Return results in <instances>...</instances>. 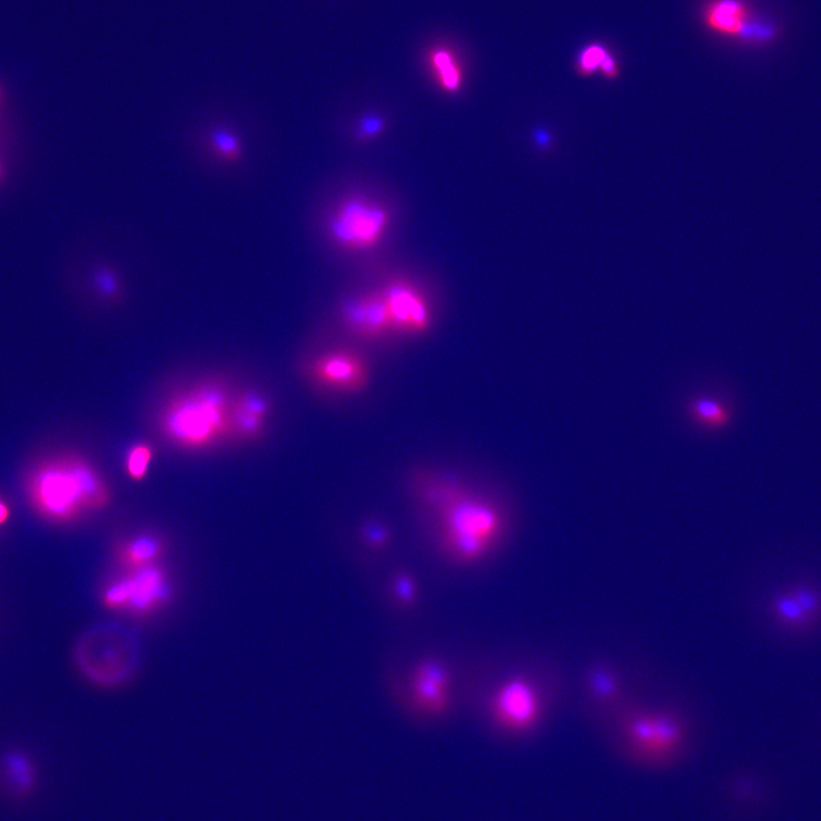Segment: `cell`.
<instances>
[{"label": "cell", "instance_id": "cell-1", "mask_svg": "<svg viewBox=\"0 0 821 821\" xmlns=\"http://www.w3.org/2000/svg\"><path fill=\"white\" fill-rule=\"evenodd\" d=\"M28 499L42 519L72 523L105 509L112 490L86 458L65 452L38 462L26 478Z\"/></svg>", "mask_w": 821, "mask_h": 821}, {"label": "cell", "instance_id": "cell-2", "mask_svg": "<svg viewBox=\"0 0 821 821\" xmlns=\"http://www.w3.org/2000/svg\"><path fill=\"white\" fill-rule=\"evenodd\" d=\"M425 495L439 515L441 549L457 565H475L498 545L505 519L495 503L450 482L430 484Z\"/></svg>", "mask_w": 821, "mask_h": 821}, {"label": "cell", "instance_id": "cell-3", "mask_svg": "<svg viewBox=\"0 0 821 821\" xmlns=\"http://www.w3.org/2000/svg\"><path fill=\"white\" fill-rule=\"evenodd\" d=\"M234 395L217 377L202 380L175 393L158 416L162 436L184 451L200 452L231 438Z\"/></svg>", "mask_w": 821, "mask_h": 821}, {"label": "cell", "instance_id": "cell-4", "mask_svg": "<svg viewBox=\"0 0 821 821\" xmlns=\"http://www.w3.org/2000/svg\"><path fill=\"white\" fill-rule=\"evenodd\" d=\"M183 146L192 163L215 179L239 182L256 170L258 144L252 125L226 113L189 120Z\"/></svg>", "mask_w": 821, "mask_h": 821}, {"label": "cell", "instance_id": "cell-5", "mask_svg": "<svg viewBox=\"0 0 821 821\" xmlns=\"http://www.w3.org/2000/svg\"><path fill=\"white\" fill-rule=\"evenodd\" d=\"M75 660L82 673L94 684L120 686L136 673L140 647L128 629L104 623L84 633L76 645Z\"/></svg>", "mask_w": 821, "mask_h": 821}, {"label": "cell", "instance_id": "cell-6", "mask_svg": "<svg viewBox=\"0 0 821 821\" xmlns=\"http://www.w3.org/2000/svg\"><path fill=\"white\" fill-rule=\"evenodd\" d=\"M493 721L506 733L524 734L531 732L544 712L542 692L524 675L506 680L488 702Z\"/></svg>", "mask_w": 821, "mask_h": 821}, {"label": "cell", "instance_id": "cell-7", "mask_svg": "<svg viewBox=\"0 0 821 821\" xmlns=\"http://www.w3.org/2000/svg\"><path fill=\"white\" fill-rule=\"evenodd\" d=\"M623 732L639 756L665 759L685 741L682 719L665 710H640L623 721Z\"/></svg>", "mask_w": 821, "mask_h": 821}, {"label": "cell", "instance_id": "cell-8", "mask_svg": "<svg viewBox=\"0 0 821 821\" xmlns=\"http://www.w3.org/2000/svg\"><path fill=\"white\" fill-rule=\"evenodd\" d=\"M387 224L384 207L365 199H350L328 221V236L343 247L365 249L383 238Z\"/></svg>", "mask_w": 821, "mask_h": 821}, {"label": "cell", "instance_id": "cell-9", "mask_svg": "<svg viewBox=\"0 0 821 821\" xmlns=\"http://www.w3.org/2000/svg\"><path fill=\"white\" fill-rule=\"evenodd\" d=\"M132 572L108 586L103 594L104 605L116 611L148 614L169 600L170 583L162 570L151 565Z\"/></svg>", "mask_w": 821, "mask_h": 821}, {"label": "cell", "instance_id": "cell-10", "mask_svg": "<svg viewBox=\"0 0 821 821\" xmlns=\"http://www.w3.org/2000/svg\"><path fill=\"white\" fill-rule=\"evenodd\" d=\"M702 26L716 36L748 43L775 38V28L759 20L745 0H709L701 11Z\"/></svg>", "mask_w": 821, "mask_h": 821}, {"label": "cell", "instance_id": "cell-11", "mask_svg": "<svg viewBox=\"0 0 821 821\" xmlns=\"http://www.w3.org/2000/svg\"><path fill=\"white\" fill-rule=\"evenodd\" d=\"M304 374L312 383L344 394L361 393L370 382L365 360L356 351L346 349L327 351L313 358L304 366Z\"/></svg>", "mask_w": 821, "mask_h": 821}, {"label": "cell", "instance_id": "cell-12", "mask_svg": "<svg viewBox=\"0 0 821 821\" xmlns=\"http://www.w3.org/2000/svg\"><path fill=\"white\" fill-rule=\"evenodd\" d=\"M411 700L413 707L430 717L447 712L451 704V674L437 657H425L411 673Z\"/></svg>", "mask_w": 821, "mask_h": 821}, {"label": "cell", "instance_id": "cell-13", "mask_svg": "<svg viewBox=\"0 0 821 821\" xmlns=\"http://www.w3.org/2000/svg\"><path fill=\"white\" fill-rule=\"evenodd\" d=\"M383 294L393 331L406 336H420L430 331L432 314L428 303L413 286L400 281L388 286Z\"/></svg>", "mask_w": 821, "mask_h": 821}, {"label": "cell", "instance_id": "cell-14", "mask_svg": "<svg viewBox=\"0 0 821 821\" xmlns=\"http://www.w3.org/2000/svg\"><path fill=\"white\" fill-rule=\"evenodd\" d=\"M340 314L348 332L358 338L378 340L393 332L384 294L347 299L343 303Z\"/></svg>", "mask_w": 821, "mask_h": 821}, {"label": "cell", "instance_id": "cell-15", "mask_svg": "<svg viewBox=\"0 0 821 821\" xmlns=\"http://www.w3.org/2000/svg\"><path fill=\"white\" fill-rule=\"evenodd\" d=\"M272 412L268 394L260 389H246L234 395L231 409V438L252 440L260 438Z\"/></svg>", "mask_w": 821, "mask_h": 821}, {"label": "cell", "instance_id": "cell-16", "mask_svg": "<svg viewBox=\"0 0 821 821\" xmlns=\"http://www.w3.org/2000/svg\"><path fill=\"white\" fill-rule=\"evenodd\" d=\"M90 272V284L96 295L104 303L121 304L128 291L129 276L126 269L127 263L120 256L119 260L114 258H104L98 261Z\"/></svg>", "mask_w": 821, "mask_h": 821}, {"label": "cell", "instance_id": "cell-17", "mask_svg": "<svg viewBox=\"0 0 821 821\" xmlns=\"http://www.w3.org/2000/svg\"><path fill=\"white\" fill-rule=\"evenodd\" d=\"M163 551V543L154 534H139L119 548L122 564L130 571L154 565V560Z\"/></svg>", "mask_w": 821, "mask_h": 821}, {"label": "cell", "instance_id": "cell-18", "mask_svg": "<svg viewBox=\"0 0 821 821\" xmlns=\"http://www.w3.org/2000/svg\"><path fill=\"white\" fill-rule=\"evenodd\" d=\"M4 780L11 791L27 797L37 786V771L32 760L21 754H10L4 759Z\"/></svg>", "mask_w": 821, "mask_h": 821}, {"label": "cell", "instance_id": "cell-19", "mask_svg": "<svg viewBox=\"0 0 821 821\" xmlns=\"http://www.w3.org/2000/svg\"><path fill=\"white\" fill-rule=\"evenodd\" d=\"M688 410L696 424L704 428L721 430L729 426L732 421L730 407L716 397H696L689 403Z\"/></svg>", "mask_w": 821, "mask_h": 821}, {"label": "cell", "instance_id": "cell-20", "mask_svg": "<svg viewBox=\"0 0 821 821\" xmlns=\"http://www.w3.org/2000/svg\"><path fill=\"white\" fill-rule=\"evenodd\" d=\"M770 614L780 625L787 630L805 631L810 629L813 623L787 594H780L770 601Z\"/></svg>", "mask_w": 821, "mask_h": 821}, {"label": "cell", "instance_id": "cell-21", "mask_svg": "<svg viewBox=\"0 0 821 821\" xmlns=\"http://www.w3.org/2000/svg\"><path fill=\"white\" fill-rule=\"evenodd\" d=\"M432 65L441 87L449 92H457L462 84L460 67L452 53L448 50H436L432 53Z\"/></svg>", "mask_w": 821, "mask_h": 821}, {"label": "cell", "instance_id": "cell-22", "mask_svg": "<svg viewBox=\"0 0 821 821\" xmlns=\"http://www.w3.org/2000/svg\"><path fill=\"white\" fill-rule=\"evenodd\" d=\"M153 457L154 449L149 443L142 441L133 445L125 459L128 477L135 482L144 481L148 476Z\"/></svg>", "mask_w": 821, "mask_h": 821}, {"label": "cell", "instance_id": "cell-23", "mask_svg": "<svg viewBox=\"0 0 821 821\" xmlns=\"http://www.w3.org/2000/svg\"><path fill=\"white\" fill-rule=\"evenodd\" d=\"M787 594L803 608L812 623L821 617V594L816 585L799 582L791 586Z\"/></svg>", "mask_w": 821, "mask_h": 821}, {"label": "cell", "instance_id": "cell-24", "mask_svg": "<svg viewBox=\"0 0 821 821\" xmlns=\"http://www.w3.org/2000/svg\"><path fill=\"white\" fill-rule=\"evenodd\" d=\"M611 51L602 43L593 42L586 45L579 53L575 61V70L581 77H590L600 74V70Z\"/></svg>", "mask_w": 821, "mask_h": 821}, {"label": "cell", "instance_id": "cell-25", "mask_svg": "<svg viewBox=\"0 0 821 821\" xmlns=\"http://www.w3.org/2000/svg\"><path fill=\"white\" fill-rule=\"evenodd\" d=\"M393 589L396 600L403 607H410L415 602L418 585L409 572L401 571L394 576Z\"/></svg>", "mask_w": 821, "mask_h": 821}, {"label": "cell", "instance_id": "cell-26", "mask_svg": "<svg viewBox=\"0 0 821 821\" xmlns=\"http://www.w3.org/2000/svg\"><path fill=\"white\" fill-rule=\"evenodd\" d=\"M362 537L369 548L384 550L390 543V531L385 525L372 522L362 528Z\"/></svg>", "mask_w": 821, "mask_h": 821}, {"label": "cell", "instance_id": "cell-27", "mask_svg": "<svg viewBox=\"0 0 821 821\" xmlns=\"http://www.w3.org/2000/svg\"><path fill=\"white\" fill-rule=\"evenodd\" d=\"M590 687L599 698H611L617 691L615 679L606 671H596L592 674Z\"/></svg>", "mask_w": 821, "mask_h": 821}, {"label": "cell", "instance_id": "cell-28", "mask_svg": "<svg viewBox=\"0 0 821 821\" xmlns=\"http://www.w3.org/2000/svg\"><path fill=\"white\" fill-rule=\"evenodd\" d=\"M385 128V122L382 119V116L369 114L365 115L364 119L361 121L358 136L368 138L377 136L381 134Z\"/></svg>", "mask_w": 821, "mask_h": 821}, {"label": "cell", "instance_id": "cell-29", "mask_svg": "<svg viewBox=\"0 0 821 821\" xmlns=\"http://www.w3.org/2000/svg\"><path fill=\"white\" fill-rule=\"evenodd\" d=\"M10 513H11V510H10L9 505L5 501L0 500V526H2L9 521Z\"/></svg>", "mask_w": 821, "mask_h": 821}, {"label": "cell", "instance_id": "cell-30", "mask_svg": "<svg viewBox=\"0 0 821 821\" xmlns=\"http://www.w3.org/2000/svg\"><path fill=\"white\" fill-rule=\"evenodd\" d=\"M2 177H3V171H2V166H0V179H2Z\"/></svg>", "mask_w": 821, "mask_h": 821}, {"label": "cell", "instance_id": "cell-31", "mask_svg": "<svg viewBox=\"0 0 821 821\" xmlns=\"http://www.w3.org/2000/svg\"><path fill=\"white\" fill-rule=\"evenodd\" d=\"M0 94H2V89H0Z\"/></svg>", "mask_w": 821, "mask_h": 821}]
</instances>
